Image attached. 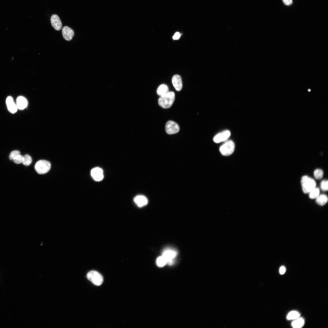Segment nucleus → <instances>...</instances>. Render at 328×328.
<instances>
[{"label":"nucleus","instance_id":"22","mask_svg":"<svg viewBox=\"0 0 328 328\" xmlns=\"http://www.w3.org/2000/svg\"><path fill=\"white\" fill-rule=\"evenodd\" d=\"M157 263L159 266L163 267L167 263V261L165 258L162 256L158 258Z\"/></svg>","mask_w":328,"mask_h":328},{"label":"nucleus","instance_id":"19","mask_svg":"<svg viewBox=\"0 0 328 328\" xmlns=\"http://www.w3.org/2000/svg\"><path fill=\"white\" fill-rule=\"evenodd\" d=\"M309 197L311 199H316L319 195V189L315 187L309 193Z\"/></svg>","mask_w":328,"mask_h":328},{"label":"nucleus","instance_id":"4","mask_svg":"<svg viewBox=\"0 0 328 328\" xmlns=\"http://www.w3.org/2000/svg\"><path fill=\"white\" fill-rule=\"evenodd\" d=\"M87 277L89 280L96 286H100L103 282L102 276L96 271H92L89 272L87 274Z\"/></svg>","mask_w":328,"mask_h":328},{"label":"nucleus","instance_id":"9","mask_svg":"<svg viewBox=\"0 0 328 328\" xmlns=\"http://www.w3.org/2000/svg\"><path fill=\"white\" fill-rule=\"evenodd\" d=\"M230 135V131L226 130L217 134L214 138L213 140L216 143H219L227 140Z\"/></svg>","mask_w":328,"mask_h":328},{"label":"nucleus","instance_id":"11","mask_svg":"<svg viewBox=\"0 0 328 328\" xmlns=\"http://www.w3.org/2000/svg\"><path fill=\"white\" fill-rule=\"evenodd\" d=\"M172 82L173 86L177 91H180L181 90L183 84L181 77L180 75H176L173 76L172 79Z\"/></svg>","mask_w":328,"mask_h":328},{"label":"nucleus","instance_id":"26","mask_svg":"<svg viewBox=\"0 0 328 328\" xmlns=\"http://www.w3.org/2000/svg\"><path fill=\"white\" fill-rule=\"evenodd\" d=\"M20 152L18 151L14 150L12 151L10 155L9 159L13 161L14 158L17 156L20 155Z\"/></svg>","mask_w":328,"mask_h":328},{"label":"nucleus","instance_id":"28","mask_svg":"<svg viewBox=\"0 0 328 328\" xmlns=\"http://www.w3.org/2000/svg\"><path fill=\"white\" fill-rule=\"evenodd\" d=\"M284 4L287 6H290L293 3L292 0H283Z\"/></svg>","mask_w":328,"mask_h":328},{"label":"nucleus","instance_id":"27","mask_svg":"<svg viewBox=\"0 0 328 328\" xmlns=\"http://www.w3.org/2000/svg\"><path fill=\"white\" fill-rule=\"evenodd\" d=\"M181 36V34L179 32H176L174 36L173 37V40H178L179 39Z\"/></svg>","mask_w":328,"mask_h":328},{"label":"nucleus","instance_id":"10","mask_svg":"<svg viewBox=\"0 0 328 328\" xmlns=\"http://www.w3.org/2000/svg\"><path fill=\"white\" fill-rule=\"evenodd\" d=\"M51 23L53 28L57 30H60L62 27V24L59 17L57 15H52L51 17Z\"/></svg>","mask_w":328,"mask_h":328},{"label":"nucleus","instance_id":"1","mask_svg":"<svg viewBox=\"0 0 328 328\" xmlns=\"http://www.w3.org/2000/svg\"><path fill=\"white\" fill-rule=\"evenodd\" d=\"M175 100L174 92L169 91L165 95L160 96L158 100V104L162 108L168 109L172 106Z\"/></svg>","mask_w":328,"mask_h":328},{"label":"nucleus","instance_id":"29","mask_svg":"<svg viewBox=\"0 0 328 328\" xmlns=\"http://www.w3.org/2000/svg\"><path fill=\"white\" fill-rule=\"evenodd\" d=\"M286 269L285 267L284 266H281L280 268V274L283 275L286 272Z\"/></svg>","mask_w":328,"mask_h":328},{"label":"nucleus","instance_id":"17","mask_svg":"<svg viewBox=\"0 0 328 328\" xmlns=\"http://www.w3.org/2000/svg\"><path fill=\"white\" fill-rule=\"evenodd\" d=\"M304 319L302 318L299 317L293 321L292 325L294 328H300L304 326Z\"/></svg>","mask_w":328,"mask_h":328},{"label":"nucleus","instance_id":"16","mask_svg":"<svg viewBox=\"0 0 328 328\" xmlns=\"http://www.w3.org/2000/svg\"><path fill=\"white\" fill-rule=\"evenodd\" d=\"M169 92V89L168 87L165 84L161 85L158 88L157 90L158 94L160 96L165 95Z\"/></svg>","mask_w":328,"mask_h":328},{"label":"nucleus","instance_id":"2","mask_svg":"<svg viewBox=\"0 0 328 328\" xmlns=\"http://www.w3.org/2000/svg\"><path fill=\"white\" fill-rule=\"evenodd\" d=\"M301 184L303 191L305 194L309 193L316 186L315 181L307 176H304L302 178Z\"/></svg>","mask_w":328,"mask_h":328},{"label":"nucleus","instance_id":"6","mask_svg":"<svg viewBox=\"0 0 328 328\" xmlns=\"http://www.w3.org/2000/svg\"><path fill=\"white\" fill-rule=\"evenodd\" d=\"M177 255V252L174 250L170 248L165 249L163 251V255L167 261V263L170 265L173 264V260Z\"/></svg>","mask_w":328,"mask_h":328},{"label":"nucleus","instance_id":"18","mask_svg":"<svg viewBox=\"0 0 328 328\" xmlns=\"http://www.w3.org/2000/svg\"><path fill=\"white\" fill-rule=\"evenodd\" d=\"M316 199L317 204L321 206H323L325 205L328 200L327 197L325 195H319Z\"/></svg>","mask_w":328,"mask_h":328},{"label":"nucleus","instance_id":"13","mask_svg":"<svg viewBox=\"0 0 328 328\" xmlns=\"http://www.w3.org/2000/svg\"><path fill=\"white\" fill-rule=\"evenodd\" d=\"M6 104L9 111L12 113H16L17 110L16 105L14 103L13 98L9 96L6 100Z\"/></svg>","mask_w":328,"mask_h":328},{"label":"nucleus","instance_id":"12","mask_svg":"<svg viewBox=\"0 0 328 328\" xmlns=\"http://www.w3.org/2000/svg\"><path fill=\"white\" fill-rule=\"evenodd\" d=\"M62 33L65 39L67 41H70L72 40L74 36V32L73 30L69 27L65 26L62 29Z\"/></svg>","mask_w":328,"mask_h":328},{"label":"nucleus","instance_id":"15","mask_svg":"<svg viewBox=\"0 0 328 328\" xmlns=\"http://www.w3.org/2000/svg\"><path fill=\"white\" fill-rule=\"evenodd\" d=\"M134 201L139 207H142L146 205L148 202L147 198L142 196H137L134 199Z\"/></svg>","mask_w":328,"mask_h":328},{"label":"nucleus","instance_id":"8","mask_svg":"<svg viewBox=\"0 0 328 328\" xmlns=\"http://www.w3.org/2000/svg\"><path fill=\"white\" fill-rule=\"evenodd\" d=\"M91 176L93 179L95 181H100L103 179L104 178L103 170L99 167L94 168L91 171Z\"/></svg>","mask_w":328,"mask_h":328},{"label":"nucleus","instance_id":"21","mask_svg":"<svg viewBox=\"0 0 328 328\" xmlns=\"http://www.w3.org/2000/svg\"><path fill=\"white\" fill-rule=\"evenodd\" d=\"M314 175L315 178L316 179L320 180L322 178L323 176L324 172L322 170L317 169L314 171Z\"/></svg>","mask_w":328,"mask_h":328},{"label":"nucleus","instance_id":"3","mask_svg":"<svg viewBox=\"0 0 328 328\" xmlns=\"http://www.w3.org/2000/svg\"><path fill=\"white\" fill-rule=\"evenodd\" d=\"M51 164L49 161L44 160L38 161L36 164L35 169L38 174H45L50 170Z\"/></svg>","mask_w":328,"mask_h":328},{"label":"nucleus","instance_id":"20","mask_svg":"<svg viewBox=\"0 0 328 328\" xmlns=\"http://www.w3.org/2000/svg\"><path fill=\"white\" fill-rule=\"evenodd\" d=\"M300 313L296 311H293L289 313L287 315V319L288 320H295L300 316Z\"/></svg>","mask_w":328,"mask_h":328},{"label":"nucleus","instance_id":"23","mask_svg":"<svg viewBox=\"0 0 328 328\" xmlns=\"http://www.w3.org/2000/svg\"><path fill=\"white\" fill-rule=\"evenodd\" d=\"M24 160V156L20 154L15 157L13 160L14 162L17 164L23 163Z\"/></svg>","mask_w":328,"mask_h":328},{"label":"nucleus","instance_id":"7","mask_svg":"<svg viewBox=\"0 0 328 328\" xmlns=\"http://www.w3.org/2000/svg\"><path fill=\"white\" fill-rule=\"evenodd\" d=\"M166 132L168 134L171 135L178 133L180 130V127L176 123L170 121L167 122L165 126Z\"/></svg>","mask_w":328,"mask_h":328},{"label":"nucleus","instance_id":"5","mask_svg":"<svg viewBox=\"0 0 328 328\" xmlns=\"http://www.w3.org/2000/svg\"><path fill=\"white\" fill-rule=\"evenodd\" d=\"M235 148L234 142L231 141H228L220 147V151L223 155L229 156L233 153Z\"/></svg>","mask_w":328,"mask_h":328},{"label":"nucleus","instance_id":"14","mask_svg":"<svg viewBox=\"0 0 328 328\" xmlns=\"http://www.w3.org/2000/svg\"><path fill=\"white\" fill-rule=\"evenodd\" d=\"M28 102L27 100L22 96H19L16 100V106L18 109L23 110L27 106Z\"/></svg>","mask_w":328,"mask_h":328},{"label":"nucleus","instance_id":"24","mask_svg":"<svg viewBox=\"0 0 328 328\" xmlns=\"http://www.w3.org/2000/svg\"><path fill=\"white\" fill-rule=\"evenodd\" d=\"M24 158L23 164L25 166L30 165L32 162L31 158L28 155H26L24 156Z\"/></svg>","mask_w":328,"mask_h":328},{"label":"nucleus","instance_id":"25","mask_svg":"<svg viewBox=\"0 0 328 328\" xmlns=\"http://www.w3.org/2000/svg\"><path fill=\"white\" fill-rule=\"evenodd\" d=\"M328 182L327 180L323 181L321 184V190L324 191H327L328 190Z\"/></svg>","mask_w":328,"mask_h":328}]
</instances>
